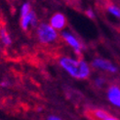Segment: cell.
<instances>
[{
	"mask_svg": "<svg viewBox=\"0 0 120 120\" xmlns=\"http://www.w3.org/2000/svg\"><path fill=\"white\" fill-rule=\"evenodd\" d=\"M60 65L67 72L77 79H86L90 75V67L83 60H76L70 57H62L59 60Z\"/></svg>",
	"mask_w": 120,
	"mask_h": 120,
	"instance_id": "cell-1",
	"label": "cell"
},
{
	"mask_svg": "<svg viewBox=\"0 0 120 120\" xmlns=\"http://www.w3.org/2000/svg\"><path fill=\"white\" fill-rule=\"evenodd\" d=\"M36 34L40 43L42 44H51L54 43L59 38L58 30H56L50 23L42 22L37 26Z\"/></svg>",
	"mask_w": 120,
	"mask_h": 120,
	"instance_id": "cell-2",
	"label": "cell"
},
{
	"mask_svg": "<svg viewBox=\"0 0 120 120\" xmlns=\"http://www.w3.org/2000/svg\"><path fill=\"white\" fill-rule=\"evenodd\" d=\"M61 36L62 38L67 42V43L72 48L74 53L76 54L78 57H81L82 55V49H83V46L80 43V41L76 38L75 35H73L71 32L67 31V30H63L61 33Z\"/></svg>",
	"mask_w": 120,
	"mask_h": 120,
	"instance_id": "cell-3",
	"label": "cell"
},
{
	"mask_svg": "<svg viewBox=\"0 0 120 120\" xmlns=\"http://www.w3.org/2000/svg\"><path fill=\"white\" fill-rule=\"evenodd\" d=\"M92 65H93V68H95L104 69V70H106V71L111 72V73H115L117 71V68L115 67V65H113L110 62L106 61V60L101 59V58L95 59L94 61L92 62Z\"/></svg>",
	"mask_w": 120,
	"mask_h": 120,
	"instance_id": "cell-4",
	"label": "cell"
},
{
	"mask_svg": "<svg viewBox=\"0 0 120 120\" xmlns=\"http://www.w3.org/2000/svg\"><path fill=\"white\" fill-rule=\"evenodd\" d=\"M49 23L56 30H64L67 26V18L62 13H56L51 17Z\"/></svg>",
	"mask_w": 120,
	"mask_h": 120,
	"instance_id": "cell-5",
	"label": "cell"
},
{
	"mask_svg": "<svg viewBox=\"0 0 120 120\" xmlns=\"http://www.w3.org/2000/svg\"><path fill=\"white\" fill-rule=\"evenodd\" d=\"M37 17L32 10L26 16L21 18V26L23 30H27L30 26L35 27L37 26Z\"/></svg>",
	"mask_w": 120,
	"mask_h": 120,
	"instance_id": "cell-6",
	"label": "cell"
},
{
	"mask_svg": "<svg viewBox=\"0 0 120 120\" xmlns=\"http://www.w3.org/2000/svg\"><path fill=\"white\" fill-rule=\"evenodd\" d=\"M107 99L110 103L120 109V88L118 86H110L107 90Z\"/></svg>",
	"mask_w": 120,
	"mask_h": 120,
	"instance_id": "cell-7",
	"label": "cell"
},
{
	"mask_svg": "<svg viewBox=\"0 0 120 120\" xmlns=\"http://www.w3.org/2000/svg\"><path fill=\"white\" fill-rule=\"evenodd\" d=\"M0 41L4 46H11L12 45V38L9 34L8 30L4 26L0 27Z\"/></svg>",
	"mask_w": 120,
	"mask_h": 120,
	"instance_id": "cell-8",
	"label": "cell"
},
{
	"mask_svg": "<svg viewBox=\"0 0 120 120\" xmlns=\"http://www.w3.org/2000/svg\"><path fill=\"white\" fill-rule=\"evenodd\" d=\"M91 115L95 120H105L107 116H109V113L103 109H94L91 112Z\"/></svg>",
	"mask_w": 120,
	"mask_h": 120,
	"instance_id": "cell-9",
	"label": "cell"
},
{
	"mask_svg": "<svg viewBox=\"0 0 120 120\" xmlns=\"http://www.w3.org/2000/svg\"><path fill=\"white\" fill-rule=\"evenodd\" d=\"M107 11L112 16H114L118 19H120V8L115 5H109L107 6Z\"/></svg>",
	"mask_w": 120,
	"mask_h": 120,
	"instance_id": "cell-10",
	"label": "cell"
},
{
	"mask_svg": "<svg viewBox=\"0 0 120 120\" xmlns=\"http://www.w3.org/2000/svg\"><path fill=\"white\" fill-rule=\"evenodd\" d=\"M31 11V6L30 4H29L28 2H26V3H23L22 5V7H21V10H20V14H21V18L22 17H25L26 16L29 12Z\"/></svg>",
	"mask_w": 120,
	"mask_h": 120,
	"instance_id": "cell-11",
	"label": "cell"
},
{
	"mask_svg": "<svg viewBox=\"0 0 120 120\" xmlns=\"http://www.w3.org/2000/svg\"><path fill=\"white\" fill-rule=\"evenodd\" d=\"M95 83H96V85H97L98 87H101L105 84V80L103 79V78H96V80H95Z\"/></svg>",
	"mask_w": 120,
	"mask_h": 120,
	"instance_id": "cell-12",
	"label": "cell"
},
{
	"mask_svg": "<svg viewBox=\"0 0 120 120\" xmlns=\"http://www.w3.org/2000/svg\"><path fill=\"white\" fill-rule=\"evenodd\" d=\"M86 16L88 18H90V19H94L95 18V13L93 12L92 9H87L86 10Z\"/></svg>",
	"mask_w": 120,
	"mask_h": 120,
	"instance_id": "cell-13",
	"label": "cell"
},
{
	"mask_svg": "<svg viewBox=\"0 0 120 120\" xmlns=\"http://www.w3.org/2000/svg\"><path fill=\"white\" fill-rule=\"evenodd\" d=\"M10 85V83H9V81H7V80H5V81H2L1 83H0V86L1 87H8Z\"/></svg>",
	"mask_w": 120,
	"mask_h": 120,
	"instance_id": "cell-14",
	"label": "cell"
},
{
	"mask_svg": "<svg viewBox=\"0 0 120 120\" xmlns=\"http://www.w3.org/2000/svg\"><path fill=\"white\" fill-rule=\"evenodd\" d=\"M47 120H62V119H61V118H59V117H57V116L51 115V116L48 117V119H47Z\"/></svg>",
	"mask_w": 120,
	"mask_h": 120,
	"instance_id": "cell-15",
	"label": "cell"
},
{
	"mask_svg": "<svg viewBox=\"0 0 120 120\" xmlns=\"http://www.w3.org/2000/svg\"><path fill=\"white\" fill-rule=\"evenodd\" d=\"M105 120H119V119L116 118V117H113V116H110V115H109V116H107Z\"/></svg>",
	"mask_w": 120,
	"mask_h": 120,
	"instance_id": "cell-16",
	"label": "cell"
}]
</instances>
